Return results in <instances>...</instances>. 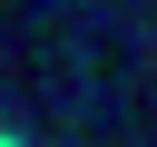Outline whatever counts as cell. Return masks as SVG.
Listing matches in <instances>:
<instances>
[{
    "label": "cell",
    "mask_w": 157,
    "mask_h": 147,
    "mask_svg": "<svg viewBox=\"0 0 157 147\" xmlns=\"http://www.w3.org/2000/svg\"><path fill=\"white\" fill-rule=\"evenodd\" d=\"M10 147H20V137H10Z\"/></svg>",
    "instance_id": "obj_1"
}]
</instances>
